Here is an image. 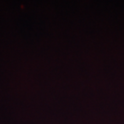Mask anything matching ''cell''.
I'll list each match as a JSON object with an SVG mask.
<instances>
[]
</instances>
